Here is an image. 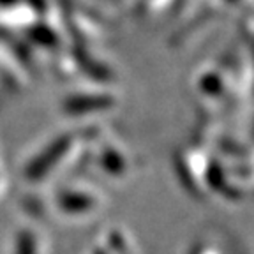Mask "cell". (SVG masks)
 <instances>
[{
  "label": "cell",
  "mask_w": 254,
  "mask_h": 254,
  "mask_svg": "<svg viewBox=\"0 0 254 254\" xmlns=\"http://www.w3.org/2000/svg\"><path fill=\"white\" fill-rule=\"evenodd\" d=\"M30 37L36 41L37 44H44V46H52L55 44V34L48 27H36L30 30Z\"/></svg>",
  "instance_id": "obj_3"
},
{
  "label": "cell",
  "mask_w": 254,
  "mask_h": 254,
  "mask_svg": "<svg viewBox=\"0 0 254 254\" xmlns=\"http://www.w3.org/2000/svg\"><path fill=\"white\" fill-rule=\"evenodd\" d=\"M12 2H16V0H0V4H12Z\"/></svg>",
  "instance_id": "obj_4"
},
{
  "label": "cell",
  "mask_w": 254,
  "mask_h": 254,
  "mask_svg": "<svg viewBox=\"0 0 254 254\" xmlns=\"http://www.w3.org/2000/svg\"><path fill=\"white\" fill-rule=\"evenodd\" d=\"M67 145H69L67 138H62V139H59V141L53 143L52 147L46 150V154H44L43 157L37 159L36 163L30 166V175H32V177H37V175L44 173V171H46V168L50 166L53 161H57V159L60 157V154H64V150L67 148Z\"/></svg>",
  "instance_id": "obj_1"
},
{
  "label": "cell",
  "mask_w": 254,
  "mask_h": 254,
  "mask_svg": "<svg viewBox=\"0 0 254 254\" xmlns=\"http://www.w3.org/2000/svg\"><path fill=\"white\" fill-rule=\"evenodd\" d=\"M104 104L103 97H74V99H69L65 103V110L69 113H83L92 108H101Z\"/></svg>",
  "instance_id": "obj_2"
}]
</instances>
